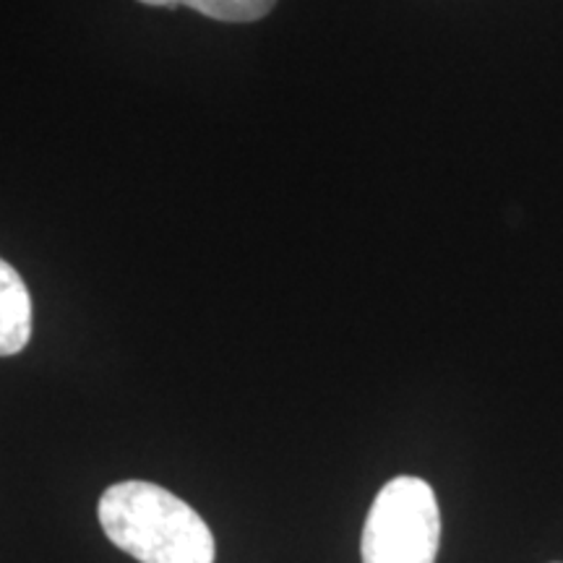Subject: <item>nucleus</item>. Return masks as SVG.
Wrapping results in <instances>:
<instances>
[{
	"instance_id": "obj_1",
	"label": "nucleus",
	"mask_w": 563,
	"mask_h": 563,
	"mask_svg": "<svg viewBox=\"0 0 563 563\" xmlns=\"http://www.w3.org/2000/svg\"><path fill=\"white\" fill-rule=\"evenodd\" d=\"M97 511L110 543L139 563H214V534L207 522L159 485H110Z\"/></svg>"
},
{
	"instance_id": "obj_2",
	"label": "nucleus",
	"mask_w": 563,
	"mask_h": 563,
	"mask_svg": "<svg viewBox=\"0 0 563 563\" xmlns=\"http://www.w3.org/2000/svg\"><path fill=\"white\" fill-rule=\"evenodd\" d=\"M441 540V511L431 485L394 477L373 501L363 527V563H433Z\"/></svg>"
},
{
	"instance_id": "obj_3",
	"label": "nucleus",
	"mask_w": 563,
	"mask_h": 563,
	"mask_svg": "<svg viewBox=\"0 0 563 563\" xmlns=\"http://www.w3.org/2000/svg\"><path fill=\"white\" fill-rule=\"evenodd\" d=\"M32 336V295L26 282L0 258V357L16 355Z\"/></svg>"
},
{
	"instance_id": "obj_4",
	"label": "nucleus",
	"mask_w": 563,
	"mask_h": 563,
	"mask_svg": "<svg viewBox=\"0 0 563 563\" xmlns=\"http://www.w3.org/2000/svg\"><path fill=\"white\" fill-rule=\"evenodd\" d=\"M144 5H162V9H188L203 13L214 21H230V24H249L269 13L277 0H139Z\"/></svg>"
}]
</instances>
